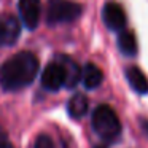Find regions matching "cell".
Wrapping results in <instances>:
<instances>
[{
    "label": "cell",
    "mask_w": 148,
    "mask_h": 148,
    "mask_svg": "<svg viewBox=\"0 0 148 148\" xmlns=\"http://www.w3.org/2000/svg\"><path fill=\"white\" fill-rule=\"evenodd\" d=\"M38 73V59L29 51L11 56L0 67V86L5 91H19L29 86Z\"/></svg>",
    "instance_id": "cell-1"
},
{
    "label": "cell",
    "mask_w": 148,
    "mask_h": 148,
    "mask_svg": "<svg viewBox=\"0 0 148 148\" xmlns=\"http://www.w3.org/2000/svg\"><path fill=\"white\" fill-rule=\"evenodd\" d=\"M92 129L102 140L115 142L121 134V123L108 105H99L92 112Z\"/></svg>",
    "instance_id": "cell-2"
},
{
    "label": "cell",
    "mask_w": 148,
    "mask_h": 148,
    "mask_svg": "<svg viewBox=\"0 0 148 148\" xmlns=\"http://www.w3.org/2000/svg\"><path fill=\"white\" fill-rule=\"evenodd\" d=\"M81 7L70 0H49L46 10L48 24H62L72 23L81 14Z\"/></svg>",
    "instance_id": "cell-3"
},
{
    "label": "cell",
    "mask_w": 148,
    "mask_h": 148,
    "mask_svg": "<svg viewBox=\"0 0 148 148\" xmlns=\"http://www.w3.org/2000/svg\"><path fill=\"white\" fill-rule=\"evenodd\" d=\"M67 84V73L59 59L49 62L42 73V86L48 91H59Z\"/></svg>",
    "instance_id": "cell-4"
},
{
    "label": "cell",
    "mask_w": 148,
    "mask_h": 148,
    "mask_svg": "<svg viewBox=\"0 0 148 148\" xmlns=\"http://www.w3.org/2000/svg\"><path fill=\"white\" fill-rule=\"evenodd\" d=\"M103 24L113 32H123L126 27V13L121 5L115 2H108L102 10Z\"/></svg>",
    "instance_id": "cell-5"
},
{
    "label": "cell",
    "mask_w": 148,
    "mask_h": 148,
    "mask_svg": "<svg viewBox=\"0 0 148 148\" xmlns=\"http://www.w3.org/2000/svg\"><path fill=\"white\" fill-rule=\"evenodd\" d=\"M19 16L24 27L29 30H34L40 23V14H42V3L40 0H19Z\"/></svg>",
    "instance_id": "cell-6"
},
{
    "label": "cell",
    "mask_w": 148,
    "mask_h": 148,
    "mask_svg": "<svg viewBox=\"0 0 148 148\" xmlns=\"http://www.w3.org/2000/svg\"><path fill=\"white\" fill-rule=\"evenodd\" d=\"M19 37V23L13 16L0 18V46H10Z\"/></svg>",
    "instance_id": "cell-7"
},
{
    "label": "cell",
    "mask_w": 148,
    "mask_h": 148,
    "mask_svg": "<svg viewBox=\"0 0 148 148\" xmlns=\"http://www.w3.org/2000/svg\"><path fill=\"white\" fill-rule=\"evenodd\" d=\"M126 78L127 83L135 92L138 94H148V78L140 69L137 67H129L126 70Z\"/></svg>",
    "instance_id": "cell-8"
},
{
    "label": "cell",
    "mask_w": 148,
    "mask_h": 148,
    "mask_svg": "<svg viewBox=\"0 0 148 148\" xmlns=\"http://www.w3.org/2000/svg\"><path fill=\"white\" fill-rule=\"evenodd\" d=\"M103 80L102 70L96 64H86L81 69V81L86 89H96Z\"/></svg>",
    "instance_id": "cell-9"
},
{
    "label": "cell",
    "mask_w": 148,
    "mask_h": 148,
    "mask_svg": "<svg viewBox=\"0 0 148 148\" xmlns=\"http://www.w3.org/2000/svg\"><path fill=\"white\" fill-rule=\"evenodd\" d=\"M118 48H119V51H121L124 56H127V58L135 56V53H137V40H135V35L132 32H129V30L119 32Z\"/></svg>",
    "instance_id": "cell-10"
},
{
    "label": "cell",
    "mask_w": 148,
    "mask_h": 148,
    "mask_svg": "<svg viewBox=\"0 0 148 148\" xmlns=\"http://www.w3.org/2000/svg\"><path fill=\"white\" fill-rule=\"evenodd\" d=\"M58 59L61 61V64L64 65L65 73H67V84H65V86L67 88L77 86V83L81 78V69L77 65V62L72 61V59L67 58V56H61V58H58Z\"/></svg>",
    "instance_id": "cell-11"
},
{
    "label": "cell",
    "mask_w": 148,
    "mask_h": 148,
    "mask_svg": "<svg viewBox=\"0 0 148 148\" xmlns=\"http://www.w3.org/2000/svg\"><path fill=\"white\" fill-rule=\"evenodd\" d=\"M67 110H69V115L75 119L84 116L88 112L86 96H83V94H75V96H72L70 100H69V103H67Z\"/></svg>",
    "instance_id": "cell-12"
},
{
    "label": "cell",
    "mask_w": 148,
    "mask_h": 148,
    "mask_svg": "<svg viewBox=\"0 0 148 148\" xmlns=\"http://www.w3.org/2000/svg\"><path fill=\"white\" fill-rule=\"evenodd\" d=\"M35 148H54V145H53V140L48 135L42 134V135H38L37 140H35Z\"/></svg>",
    "instance_id": "cell-13"
},
{
    "label": "cell",
    "mask_w": 148,
    "mask_h": 148,
    "mask_svg": "<svg viewBox=\"0 0 148 148\" xmlns=\"http://www.w3.org/2000/svg\"><path fill=\"white\" fill-rule=\"evenodd\" d=\"M0 148H14V147L8 142H0Z\"/></svg>",
    "instance_id": "cell-14"
},
{
    "label": "cell",
    "mask_w": 148,
    "mask_h": 148,
    "mask_svg": "<svg viewBox=\"0 0 148 148\" xmlns=\"http://www.w3.org/2000/svg\"><path fill=\"white\" fill-rule=\"evenodd\" d=\"M5 137H7V135H5V132H3V129L0 127V142H5Z\"/></svg>",
    "instance_id": "cell-15"
},
{
    "label": "cell",
    "mask_w": 148,
    "mask_h": 148,
    "mask_svg": "<svg viewBox=\"0 0 148 148\" xmlns=\"http://www.w3.org/2000/svg\"><path fill=\"white\" fill-rule=\"evenodd\" d=\"M142 127H145V131L148 134V121H142Z\"/></svg>",
    "instance_id": "cell-16"
},
{
    "label": "cell",
    "mask_w": 148,
    "mask_h": 148,
    "mask_svg": "<svg viewBox=\"0 0 148 148\" xmlns=\"http://www.w3.org/2000/svg\"><path fill=\"white\" fill-rule=\"evenodd\" d=\"M96 148H102V147H96Z\"/></svg>",
    "instance_id": "cell-17"
}]
</instances>
